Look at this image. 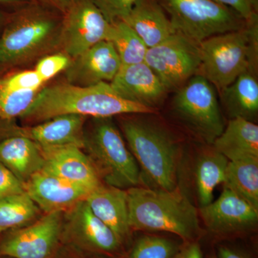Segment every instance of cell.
I'll return each mask as SVG.
<instances>
[{
  "label": "cell",
  "instance_id": "obj_1",
  "mask_svg": "<svg viewBox=\"0 0 258 258\" xmlns=\"http://www.w3.org/2000/svg\"><path fill=\"white\" fill-rule=\"evenodd\" d=\"M154 111L152 108L123 99L113 91L109 83L88 86L63 83L40 90L30 109L22 118L28 121L42 122L60 115L109 118Z\"/></svg>",
  "mask_w": 258,
  "mask_h": 258
},
{
  "label": "cell",
  "instance_id": "obj_2",
  "mask_svg": "<svg viewBox=\"0 0 258 258\" xmlns=\"http://www.w3.org/2000/svg\"><path fill=\"white\" fill-rule=\"evenodd\" d=\"M126 191L132 230L171 232L189 242L200 235L198 210L180 190L134 186Z\"/></svg>",
  "mask_w": 258,
  "mask_h": 258
},
{
  "label": "cell",
  "instance_id": "obj_3",
  "mask_svg": "<svg viewBox=\"0 0 258 258\" xmlns=\"http://www.w3.org/2000/svg\"><path fill=\"white\" fill-rule=\"evenodd\" d=\"M62 18L34 1L10 13L0 34V69L20 63L59 39Z\"/></svg>",
  "mask_w": 258,
  "mask_h": 258
},
{
  "label": "cell",
  "instance_id": "obj_4",
  "mask_svg": "<svg viewBox=\"0 0 258 258\" xmlns=\"http://www.w3.org/2000/svg\"><path fill=\"white\" fill-rule=\"evenodd\" d=\"M122 129L136 161L154 189H175L179 149L174 139L164 128L147 120L129 119Z\"/></svg>",
  "mask_w": 258,
  "mask_h": 258
},
{
  "label": "cell",
  "instance_id": "obj_5",
  "mask_svg": "<svg viewBox=\"0 0 258 258\" xmlns=\"http://www.w3.org/2000/svg\"><path fill=\"white\" fill-rule=\"evenodd\" d=\"M257 21L240 30L209 37L199 44L198 74L221 91L241 74L251 71L257 50Z\"/></svg>",
  "mask_w": 258,
  "mask_h": 258
},
{
  "label": "cell",
  "instance_id": "obj_6",
  "mask_svg": "<svg viewBox=\"0 0 258 258\" xmlns=\"http://www.w3.org/2000/svg\"><path fill=\"white\" fill-rule=\"evenodd\" d=\"M83 149L107 185L129 189L141 182L138 163L109 118H93L84 125Z\"/></svg>",
  "mask_w": 258,
  "mask_h": 258
},
{
  "label": "cell",
  "instance_id": "obj_7",
  "mask_svg": "<svg viewBox=\"0 0 258 258\" xmlns=\"http://www.w3.org/2000/svg\"><path fill=\"white\" fill-rule=\"evenodd\" d=\"M169 15L176 33L197 44L209 37L240 30L245 21L215 0H157Z\"/></svg>",
  "mask_w": 258,
  "mask_h": 258
},
{
  "label": "cell",
  "instance_id": "obj_8",
  "mask_svg": "<svg viewBox=\"0 0 258 258\" xmlns=\"http://www.w3.org/2000/svg\"><path fill=\"white\" fill-rule=\"evenodd\" d=\"M173 109L194 134L213 144L225 128L215 86L200 74L180 88L173 101Z\"/></svg>",
  "mask_w": 258,
  "mask_h": 258
},
{
  "label": "cell",
  "instance_id": "obj_9",
  "mask_svg": "<svg viewBox=\"0 0 258 258\" xmlns=\"http://www.w3.org/2000/svg\"><path fill=\"white\" fill-rule=\"evenodd\" d=\"M145 62L167 91L180 88L198 74L201 64L200 47L198 44L176 32L159 45L148 49Z\"/></svg>",
  "mask_w": 258,
  "mask_h": 258
},
{
  "label": "cell",
  "instance_id": "obj_10",
  "mask_svg": "<svg viewBox=\"0 0 258 258\" xmlns=\"http://www.w3.org/2000/svg\"><path fill=\"white\" fill-rule=\"evenodd\" d=\"M61 240L81 252L111 255L122 247L114 233L91 211L86 200L63 212Z\"/></svg>",
  "mask_w": 258,
  "mask_h": 258
},
{
  "label": "cell",
  "instance_id": "obj_11",
  "mask_svg": "<svg viewBox=\"0 0 258 258\" xmlns=\"http://www.w3.org/2000/svg\"><path fill=\"white\" fill-rule=\"evenodd\" d=\"M63 212L45 213L34 223L9 230L0 240V256L52 258L61 240Z\"/></svg>",
  "mask_w": 258,
  "mask_h": 258
},
{
  "label": "cell",
  "instance_id": "obj_12",
  "mask_svg": "<svg viewBox=\"0 0 258 258\" xmlns=\"http://www.w3.org/2000/svg\"><path fill=\"white\" fill-rule=\"evenodd\" d=\"M111 23L91 0H72L62 15L59 40L71 58L106 40Z\"/></svg>",
  "mask_w": 258,
  "mask_h": 258
},
{
  "label": "cell",
  "instance_id": "obj_13",
  "mask_svg": "<svg viewBox=\"0 0 258 258\" xmlns=\"http://www.w3.org/2000/svg\"><path fill=\"white\" fill-rule=\"evenodd\" d=\"M24 187L32 201L45 213L67 211L86 200L90 193L44 168L25 182Z\"/></svg>",
  "mask_w": 258,
  "mask_h": 258
},
{
  "label": "cell",
  "instance_id": "obj_14",
  "mask_svg": "<svg viewBox=\"0 0 258 258\" xmlns=\"http://www.w3.org/2000/svg\"><path fill=\"white\" fill-rule=\"evenodd\" d=\"M200 214L209 230L217 234L247 230L258 220L257 209L225 187L217 200L200 208Z\"/></svg>",
  "mask_w": 258,
  "mask_h": 258
},
{
  "label": "cell",
  "instance_id": "obj_15",
  "mask_svg": "<svg viewBox=\"0 0 258 258\" xmlns=\"http://www.w3.org/2000/svg\"><path fill=\"white\" fill-rule=\"evenodd\" d=\"M120 67L114 47L108 40H103L75 57L66 69V76L69 83L76 86L111 83Z\"/></svg>",
  "mask_w": 258,
  "mask_h": 258
},
{
  "label": "cell",
  "instance_id": "obj_16",
  "mask_svg": "<svg viewBox=\"0 0 258 258\" xmlns=\"http://www.w3.org/2000/svg\"><path fill=\"white\" fill-rule=\"evenodd\" d=\"M111 88L126 101L154 109L167 90L145 62L121 66L111 83Z\"/></svg>",
  "mask_w": 258,
  "mask_h": 258
},
{
  "label": "cell",
  "instance_id": "obj_17",
  "mask_svg": "<svg viewBox=\"0 0 258 258\" xmlns=\"http://www.w3.org/2000/svg\"><path fill=\"white\" fill-rule=\"evenodd\" d=\"M41 149L45 159L44 169L52 174L90 193L102 184L92 163L81 148L64 146Z\"/></svg>",
  "mask_w": 258,
  "mask_h": 258
},
{
  "label": "cell",
  "instance_id": "obj_18",
  "mask_svg": "<svg viewBox=\"0 0 258 258\" xmlns=\"http://www.w3.org/2000/svg\"><path fill=\"white\" fill-rule=\"evenodd\" d=\"M86 203L95 215L114 233L123 246L131 239L126 190L109 185L98 186L87 198Z\"/></svg>",
  "mask_w": 258,
  "mask_h": 258
},
{
  "label": "cell",
  "instance_id": "obj_19",
  "mask_svg": "<svg viewBox=\"0 0 258 258\" xmlns=\"http://www.w3.org/2000/svg\"><path fill=\"white\" fill-rule=\"evenodd\" d=\"M86 117L66 114L40 122L18 134L32 139L41 149L76 146L82 149Z\"/></svg>",
  "mask_w": 258,
  "mask_h": 258
},
{
  "label": "cell",
  "instance_id": "obj_20",
  "mask_svg": "<svg viewBox=\"0 0 258 258\" xmlns=\"http://www.w3.org/2000/svg\"><path fill=\"white\" fill-rule=\"evenodd\" d=\"M0 162L25 184L43 169L45 159L42 149L35 142L15 134L0 138Z\"/></svg>",
  "mask_w": 258,
  "mask_h": 258
},
{
  "label": "cell",
  "instance_id": "obj_21",
  "mask_svg": "<svg viewBox=\"0 0 258 258\" xmlns=\"http://www.w3.org/2000/svg\"><path fill=\"white\" fill-rule=\"evenodd\" d=\"M122 20L133 29L148 48L159 45L176 33L157 0H137Z\"/></svg>",
  "mask_w": 258,
  "mask_h": 258
},
{
  "label": "cell",
  "instance_id": "obj_22",
  "mask_svg": "<svg viewBox=\"0 0 258 258\" xmlns=\"http://www.w3.org/2000/svg\"><path fill=\"white\" fill-rule=\"evenodd\" d=\"M213 145L230 161L258 160L257 125L243 118H232Z\"/></svg>",
  "mask_w": 258,
  "mask_h": 258
},
{
  "label": "cell",
  "instance_id": "obj_23",
  "mask_svg": "<svg viewBox=\"0 0 258 258\" xmlns=\"http://www.w3.org/2000/svg\"><path fill=\"white\" fill-rule=\"evenodd\" d=\"M222 101L232 118L252 121L258 112V83L251 71L241 74L222 90Z\"/></svg>",
  "mask_w": 258,
  "mask_h": 258
},
{
  "label": "cell",
  "instance_id": "obj_24",
  "mask_svg": "<svg viewBox=\"0 0 258 258\" xmlns=\"http://www.w3.org/2000/svg\"><path fill=\"white\" fill-rule=\"evenodd\" d=\"M228 163V159L216 150L207 153L199 159L195 179L200 208L213 201L214 190L225 181Z\"/></svg>",
  "mask_w": 258,
  "mask_h": 258
},
{
  "label": "cell",
  "instance_id": "obj_25",
  "mask_svg": "<svg viewBox=\"0 0 258 258\" xmlns=\"http://www.w3.org/2000/svg\"><path fill=\"white\" fill-rule=\"evenodd\" d=\"M223 184L258 210V160L229 161Z\"/></svg>",
  "mask_w": 258,
  "mask_h": 258
},
{
  "label": "cell",
  "instance_id": "obj_26",
  "mask_svg": "<svg viewBox=\"0 0 258 258\" xmlns=\"http://www.w3.org/2000/svg\"><path fill=\"white\" fill-rule=\"evenodd\" d=\"M106 40L114 47L121 66L145 62L149 48L133 29L123 20L111 23Z\"/></svg>",
  "mask_w": 258,
  "mask_h": 258
},
{
  "label": "cell",
  "instance_id": "obj_27",
  "mask_svg": "<svg viewBox=\"0 0 258 258\" xmlns=\"http://www.w3.org/2000/svg\"><path fill=\"white\" fill-rule=\"evenodd\" d=\"M40 209L23 192L0 200V234L24 227L40 214Z\"/></svg>",
  "mask_w": 258,
  "mask_h": 258
},
{
  "label": "cell",
  "instance_id": "obj_28",
  "mask_svg": "<svg viewBox=\"0 0 258 258\" xmlns=\"http://www.w3.org/2000/svg\"><path fill=\"white\" fill-rule=\"evenodd\" d=\"M180 250L179 244L159 236L144 235L136 241L128 258H174Z\"/></svg>",
  "mask_w": 258,
  "mask_h": 258
},
{
  "label": "cell",
  "instance_id": "obj_29",
  "mask_svg": "<svg viewBox=\"0 0 258 258\" xmlns=\"http://www.w3.org/2000/svg\"><path fill=\"white\" fill-rule=\"evenodd\" d=\"M39 91H12L0 88V119L22 118L30 109Z\"/></svg>",
  "mask_w": 258,
  "mask_h": 258
},
{
  "label": "cell",
  "instance_id": "obj_30",
  "mask_svg": "<svg viewBox=\"0 0 258 258\" xmlns=\"http://www.w3.org/2000/svg\"><path fill=\"white\" fill-rule=\"evenodd\" d=\"M43 81L35 70L16 73L0 77V88L12 91L40 90Z\"/></svg>",
  "mask_w": 258,
  "mask_h": 258
},
{
  "label": "cell",
  "instance_id": "obj_31",
  "mask_svg": "<svg viewBox=\"0 0 258 258\" xmlns=\"http://www.w3.org/2000/svg\"><path fill=\"white\" fill-rule=\"evenodd\" d=\"M108 23L122 20L128 14L137 0H91Z\"/></svg>",
  "mask_w": 258,
  "mask_h": 258
},
{
  "label": "cell",
  "instance_id": "obj_32",
  "mask_svg": "<svg viewBox=\"0 0 258 258\" xmlns=\"http://www.w3.org/2000/svg\"><path fill=\"white\" fill-rule=\"evenodd\" d=\"M70 63L71 60L69 56L64 54H55L42 58L37 62L35 71L45 82L67 69Z\"/></svg>",
  "mask_w": 258,
  "mask_h": 258
},
{
  "label": "cell",
  "instance_id": "obj_33",
  "mask_svg": "<svg viewBox=\"0 0 258 258\" xmlns=\"http://www.w3.org/2000/svg\"><path fill=\"white\" fill-rule=\"evenodd\" d=\"M23 192H25L23 183L0 162V200Z\"/></svg>",
  "mask_w": 258,
  "mask_h": 258
},
{
  "label": "cell",
  "instance_id": "obj_34",
  "mask_svg": "<svg viewBox=\"0 0 258 258\" xmlns=\"http://www.w3.org/2000/svg\"><path fill=\"white\" fill-rule=\"evenodd\" d=\"M228 7L240 15L246 23L257 21L258 0H215Z\"/></svg>",
  "mask_w": 258,
  "mask_h": 258
},
{
  "label": "cell",
  "instance_id": "obj_35",
  "mask_svg": "<svg viewBox=\"0 0 258 258\" xmlns=\"http://www.w3.org/2000/svg\"><path fill=\"white\" fill-rule=\"evenodd\" d=\"M174 258H203V254L199 244L191 242L184 248L180 249Z\"/></svg>",
  "mask_w": 258,
  "mask_h": 258
},
{
  "label": "cell",
  "instance_id": "obj_36",
  "mask_svg": "<svg viewBox=\"0 0 258 258\" xmlns=\"http://www.w3.org/2000/svg\"><path fill=\"white\" fill-rule=\"evenodd\" d=\"M32 1L34 0H0V9L10 13V10L14 12Z\"/></svg>",
  "mask_w": 258,
  "mask_h": 258
},
{
  "label": "cell",
  "instance_id": "obj_37",
  "mask_svg": "<svg viewBox=\"0 0 258 258\" xmlns=\"http://www.w3.org/2000/svg\"><path fill=\"white\" fill-rule=\"evenodd\" d=\"M217 254L218 258H249L243 252L227 246H220Z\"/></svg>",
  "mask_w": 258,
  "mask_h": 258
},
{
  "label": "cell",
  "instance_id": "obj_38",
  "mask_svg": "<svg viewBox=\"0 0 258 258\" xmlns=\"http://www.w3.org/2000/svg\"><path fill=\"white\" fill-rule=\"evenodd\" d=\"M40 1L50 7L52 10H57V12L63 15L72 0H40Z\"/></svg>",
  "mask_w": 258,
  "mask_h": 258
},
{
  "label": "cell",
  "instance_id": "obj_39",
  "mask_svg": "<svg viewBox=\"0 0 258 258\" xmlns=\"http://www.w3.org/2000/svg\"><path fill=\"white\" fill-rule=\"evenodd\" d=\"M10 13H8V12H5V10L0 9V34L2 33L3 28H4Z\"/></svg>",
  "mask_w": 258,
  "mask_h": 258
},
{
  "label": "cell",
  "instance_id": "obj_40",
  "mask_svg": "<svg viewBox=\"0 0 258 258\" xmlns=\"http://www.w3.org/2000/svg\"><path fill=\"white\" fill-rule=\"evenodd\" d=\"M3 73H4V70L0 69V77H1L2 76H3Z\"/></svg>",
  "mask_w": 258,
  "mask_h": 258
},
{
  "label": "cell",
  "instance_id": "obj_41",
  "mask_svg": "<svg viewBox=\"0 0 258 258\" xmlns=\"http://www.w3.org/2000/svg\"><path fill=\"white\" fill-rule=\"evenodd\" d=\"M67 258H83V257H75V256H74V257H67Z\"/></svg>",
  "mask_w": 258,
  "mask_h": 258
},
{
  "label": "cell",
  "instance_id": "obj_42",
  "mask_svg": "<svg viewBox=\"0 0 258 258\" xmlns=\"http://www.w3.org/2000/svg\"><path fill=\"white\" fill-rule=\"evenodd\" d=\"M0 258H8L7 257H3V256H0Z\"/></svg>",
  "mask_w": 258,
  "mask_h": 258
},
{
  "label": "cell",
  "instance_id": "obj_43",
  "mask_svg": "<svg viewBox=\"0 0 258 258\" xmlns=\"http://www.w3.org/2000/svg\"><path fill=\"white\" fill-rule=\"evenodd\" d=\"M210 258H217V257H215V256H213V257H211Z\"/></svg>",
  "mask_w": 258,
  "mask_h": 258
},
{
  "label": "cell",
  "instance_id": "obj_44",
  "mask_svg": "<svg viewBox=\"0 0 258 258\" xmlns=\"http://www.w3.org/2000/svg\"><path fill=\"white\" fill-rule=\"evenodd\" d=\"M0 120H1V119H0Z\"/></svg>",
  "mask_w": 258,
  "mask_h": 258
}]
</instances>
